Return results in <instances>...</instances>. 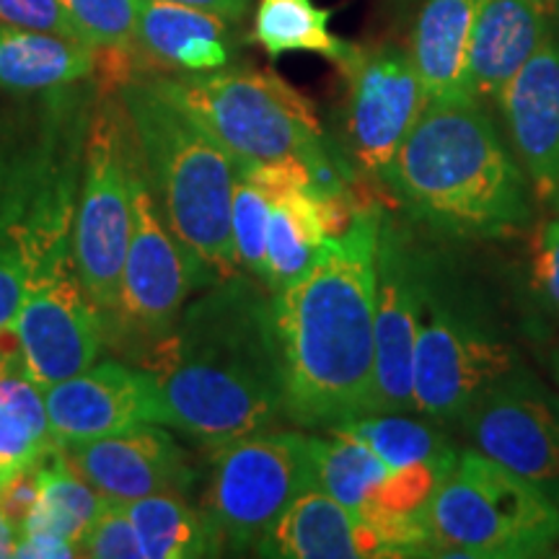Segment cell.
I'll return each instance as SVG.
<instances>
[{
    "label": "cell",
    "instance_id": "cell-28",
    "mask_svg": "<svg viewBox=\"0 0 559 559\" xmlns=\"http://www.w3.org/2000/svg\"><path fill=\"white\" fill-rule=\"evenodd\" d=\"M330 19L332 11L319 9L313 0H260L251 39L270 58H280L285 52H313L342 62L353 45L334 37Z\"/></svg>",
    "mask_w": 559,
    "mask_h": 559
},
{
    "label": "cell",
    "instance_id": "cell-27",
    "mask_svg": "<svg viewBox=\"0 0 559 559\" xmlns=\"http://www.w3.org/2000/svg\"><path fill=\"white\" fill-rule=\"evenodd\" d=\"M270 226H267V277L264 288L270 293L283 290L298 280L317 260L324 234L313 213L306 190H285L272 194Z\"/></svg>",
    "mask_w": 559,
    "mask_h": 559
},
{
    "label": "cell",
    "instance_id": "cell-47",
    "mask_svg": "<svg viewBox=\"0 0 559 559\" xmlns=\"http://www.w3.org/2000/svg\"><path fill=\"white\" fill-rule=\"evenodd\" d=\"M0 485H3V477H0Z\"/></svg>",
    "mask_w": 559,
    "mask_h": 559
},
{
    "label": "cell",
    "instance_id": "cell-30",
    "mask_svg": "<svg viewBox=\"0 0 559 559\" xmlns=\"http://www.w3.org/2000/svg\"><path fill=\"white\" fill-rule=\"evenodd\" d=\"M79 37L94 50L132 47L140 0H60Z\"/></svg>",
    "mask_w": 559,
    "mask_h": 559
},
{
    "label": "cell",
    "instance_id": "cell-29",
    "mask_svg": "<svg viewBox=\"0 0 559 559\" xmlns=\"http://www.w3.org/2000/svg\"><path fill=\"white\" fill-rule=\"evenodd\" d=\"M389 466L349 432L332 430L317 438V487L360 515L373 492L386 479Z\"/></svg>",
    "mask_w": 559,
    "mask_h": 559
},
{
    "label": "cell",
    "instance_id": "cell-21",
    "mask_svg": "<svg viewBox=\"0 0 559 559\" xmlns=\"http://www.w3.org/2000/svg\"><path fill=\"white\" fill-rule=\"evenodd\" d=\"M228 21L171 0H140L138 50L148 70L207 73L230 62Z\"/></svg>",
    "mask_w": 559,
    "mask_h": 559
},
{
    "label": "cell",
    "instance_id": "cell-42",
    "mask_svg": "<svg viewBox=\"0 0 559 559\" xmlns=\"http://www.w3.org/2000/svg\"><path fill=\"white\" fill-rule=\"evenodd\" d=\"M13 549H16V528L0 513V559L13 557Z\"/></svg>",
    "mask_w": 559,
    "mask_h": 559
},
{
    "label": "cell",
    "instance_id": "cell-6",
    "mask_svg": "<svg viewBox=\"0 0 559 559\" xmlns=\"http://www.w3.org/2000/svg\"><path fill=\"white\" fill-rule=\"evenodd\" d=\"M428 557L526 559L559 542V506L479 451H464L425 506Z\"/></svg>",
    "mask_w": 559,
    "mask_h": 559
},
{
    "label": "cell",
    "instance_id": "cell-15",
    "mask_svg": "<svg viewBox=\"0 0 559 559\" xmlns=\"http://www.w3.org/2000/svg\"><path fill=\"white\" fill-rule=\"evenodd\" d=\"M13 326L26 379L39 389L83 373L104 347L102 309L81 285L73 262L34 280Z\"/></svg>",
    "mask_w": 559,
    "mask_h": 559
},
{
    "label": "cell",
    "instance_id": "cell-14",
    "mask_svg": "<svg viewBox=\"0 0 559 559\" xmlns=\"http://www.w3.org/2000/svg\"><path fill=\"white\" fill-rule=\"evenodd\" d=\"M430 254L383 213L376 249V412L415 415L412 373Z\"/></svg>",
    "mask_w": 559,
    "mask_h": 559
},
{
    "label": "cell",
    "instance_id": "cell-16",
    "mask_svg": "<svg viewBox=\"0 0 559 559\" xmlns=\"http://www.w3.org/2000/svg\"><path fill=\"white\" fill-rule=\"evenodd\" d=\"M58 445L109 438L138 425H166L164 396L148 368L94 362L79 376L41 389Z\"/></svg>",
    "mask_w": 559,
    "mask_h": 559
},
{
    "label": "cell",
    "instance_id": "cell-44",
    "mask_svg": "<svg viewBox=\"0 0 559 559\" xmlns=\"http://www.w3.org/2000/svg\"><path fill=\"white\" fill-rule=\"evenodd\" d=\"M551 205H555L557 213H559V192H557V198H555V202H551Z\"/></svg>",
    "mask_w": 559,
    "mask_h": 559
},
{
    "label": "cell",
    "instance_id": "cell-11",
    "mask_svg": "<svg viewBox=\"0 0 559 559\" xmlns=\"http://www.w3.org/2000/svg\"><path fill=\"white\" fill-rule=\"evenodd\" d=\"M215 280L177 241L160 215L145 166L132 185V230L117 317L138 337L156 342L177 324L194 290L210 288Z\"/></svg>",
    "mask_w": 559,
    "mask_h": 559
},
{
    "label": "cell",
    "instance_id": "cell-37",
    "mask_svg": "<svg viewBox=\"0 0 559 559\" xmlns=\"http://www.w3.org/2000/svg\"><path fill=\"white\" fill-rule=\"evenodd\" d=\"M531 285L542 304L559 313V221L536 228L531 241Z\"/></svg>",
    "mask_w": 559,
    "mask_h": 559
},
{
    "label": "cell",
    "instance_id": "cell-43",
    "mask_svg": "<svg viewBox=\"0 0 559 559\" xmlns=\"http://www.w3.org/2000/svg\"><path fill=\"white\" fill-rule=\"evenodd\" d=\"M555 373H557V383H559V349H557V358H555Z\"/></svg>",
    "mask_w": 559,
    "mask_h": 559
},
{
    "label": "cell",
    "instance_id": "cell-33",
    "mask_svg": "<svg viewBox=\"0 0 559 559\" xmlns=\"http://www.w3.org/2000/svg\"><path fill=\"white\" fill-rule=\"evenodd\" d=\"M81 557L94 559H145L135 526L128 513V502L107 498L86 536L81 542Z\"/></svg>",
    "mask_w": 559,
    "mask_h": 559
},
{
    "label": "cell",
    "instance_id": "cell-25",
    "mask_svg": "<svg viewBox=\"0 0 559 559\" xmlns=\"http://www.w3.org/2000/svg\"><path fill=\"white\" fill-rule=\"evenodd\" d=\"M337 430L362 440L389 469L432 464L440 472L451 474L461 456L445 438V432L438 428V423L425 417H407L402 412H376V415L353 419Z\"/></svg>",
    "mask_w": 559,
    "mask_h": 559
},
{
    "label": "cell",
    "instance_id": "cell-3",
    "mask_svg": "<svg viewBox=\"0 0 559 559\" xmlns=\"http://www.w3.org/2000/svg\"><path fill=\"white\" fill-rule=\"evenodd\" d=\"M381 181L440 234L500 239L531 223L528 177L474 99L428 104Z\"/></svg>",
    "mask_w": 559,
    "mask_h": 559
},
{
    "label": "cell",
    "instance_id": "cell-20",
    "mask_svg": "<svg viewBox=\"0 0 559 559\" xmlns=\"http://www.w3.org/2000/svg\"><path fill=\"white\" fill-rule=\"evenodd\" d=\"M254 555L277 559H370L386 557V547L358 515L313 487L290 502Z\"/></svg>",
    "mask_w": 559,
    "mask_h": 559
},
{
    "label": "cell",
    "instance_id": "cell-4",
    "mask_svg": "<svg viewBox=\"0 0 559 559\" xmlns=\"http://www.w3.org/2000/svg\"><path fill=\"white\" fill-rule=\"evenodd\" d=\"M120 99L166 226L218 283L236 275L234 156L148 79L124 83Z\"/></svg>",
    "mask_w": 559,
    "mask_h": 559
},
{
    "label": "cell",
    "instance_id": "cell-26",
    "mask_svg": "<svg viewBox=\"0 0 559 559\" xmlns=\"http://www.w3.org/2000/svg\"><path fill=\"white\" fill-rule=\"evenodd\" d=\"M37 477L41 487V498L19 531H50V534H58L62 539H68L81 555L83 536H86L88 526L94 523L96 515H99V510L104 508L107 498H104L102 492H96L86 479H81L79 474L73 472V466H70L68 459L62 456L60 445H55V449L47 451L45 456L37 461Z\"/></svg>",
    "mask_w": 559,
    "mask_h": 559
},
{
    "label": "cell",
    "instance_id": "cell-1",
    "mask_svg": "<svg viewBox=\"0 0 559 559\" xmlns=\"http://www.w3.org/2000/svg\"><path fill=\"white\" fill-rule=\"evenodd\" d=\"M383 207L324 239L317 260L272 293L285 373V417L300 428L337 430L376 415V249Z\"/></svg>",
    "mask_w": 559,
    "mask_h": 559
},
{
    "label": "cell",
    "instance_id": "cell-22",
    "mask_svg": "<svg viewBox=\"0 0 559 559\" xmlns=\"http://www.w3.org/2000/svg\"><path fill=\"white\" fill-rule=\"evenodd\" d=\"M477 3L479 0H425L419 9L409 55L425 104L469 99L466 60Z\"/></svg>",
    "mask_w": 559,
    "mask_h": 559
},
{
    "label": "cell",
    "instance_id": "cell-35",
    "mask_svg": "<svg viewBox=\"0 0 559 559\" xmlns=\"http://www.w3.org/2000/svg\"><path fill=\"white\" fill-rule=\"evenodd\" d=\"M34 267L19 243L0 234V330L16 321L26 293L32 288Z\"/></svg>",
    "mask_w": 559,
    "mask_h": 559
},
{
    "label": "cell",
    "instance_id": "cell-39",
    "mask_svg": "<svg viewBox=\"0 0 559 559\" xmlns=\"http://www.w3.org/2000/svg\"><path fill=\"white\" fill-rule=\"evenodd\" d=\"M39 498L41 487L37 477V464H32L3 479V485H0V513L19 531L32 515V510L37 508Z\"/></svg>",
    "mask_w": 559,
    "mask_h": 559
},
{
    "label": "cell",
    "instance_id": "cell-12",
    "mask_svg": "<svg viewBox=\"0 0 559 559\" xmlns=\"http://www.w3.org/2000/svg\"><path fill=\"white\" fill-rule=\"evenodd\" d=\"M345 75V140L362 171L381 181L383 171L415 128L425 104L415 62L394 41L353 45L337 62Z\"/></svg>",
    "mask_w": 559,
    "mask_h": 559
},
{
    "label": "cell",
    "instance_id": "cell-2",
    "mask_svg": "<svg viewBox=\"0 0 559 559\" xmlns=\"http://www.w3.org/2000/svg\"><path fill=\"white\" fill-rule=\"evenodd\" d=\"M145 368L164 396L166 425L205 445L218 449L285 417L272 293L239 272L185 306L151 342Z\"/></svg>",
    "mask_w": 559,
    "mask_h": 559
},
{
    "label": "cell",
    "instance_id": "cell-34",
    "mask_svg": "<svg viewBox=\"0 0 559 559\" xmlns=\"http://www.w3.org/2000/svg\"><path fill=\"white\" fill-rule=\"evenodd\" d=\"M55 445L58 443L52 438L34 430L16 412L0 409V477L3 479L37 464Z\"/></svg>",
    "mask_w": 559,
    "mask_h": 559
},
{
    "label": "cell",
    "instance_id": "cell-19",
    "mask_svg": "<svg viewBox=\"0 0 559 559\" xmlns=\"http://www.w3.org/2000/svg\"><path fill=\"white\" fill-rule=\"evenodd\" d=\"M549 34V3L544 0H479L466 60L469 99L498 104L502 88Z\"/></svg>",
    "mask_w": 559,
    "mask_h": 559
},
{
    "label": "cell",
    "instance_id": "cell-7",
    "mask_svg": "<svg viewBox=\"0 0 559 559\" xmlns=\"http://www.w3.org/2000/svg\"><path fill=\"white\" fill-rule=\"evenodd\" d=\"M148 81L218 140L236 164L304 156L324 143L313 104L272 70L218 68Z\"/></svg>",
    "mask_w": 559,
    "mask_h": 559
},
{
    "label": "cell",
    "instance_id": "cell-32",
    "mask_svg": "<svg viewBox=\"0 0 559 559\" xmlns=\"http://www.w3.org/2000/svg\"><path fill=\"white\" fill-rule=\"evenodd\" d=\"M449 477L432 464H412L402 469H389L366 510L358 515L362 521L370 513H419L428 506L436 489Z\"/></svg>",
    "mask_w": 559,
    "mask_h": 559
},
{
    "label": "cell",
    "instance_id": "cell-9",
    "mask_svg": "<svg viewBox=\"0 0 559 559\" xmlns=\"http://www.w3.org/2000/svg\"><path fill=\"white\" fill-rule=\"evenodd\" d=\"M143 166L135 130L122 102L91 111L79 207L73 221V264L102 311L120 304L122 270L132 230V185Z\"/></svg>",
    "mask_w": 559,
    "mask_h": 559
},
{
    "label": "cell",
    "instance_id": "cell-38",
    "mask_svg": "<svg viewBox=\"0 0 559 559\" xmlns=\"http://www.w3.org/2000/svg\"><path fill=\"white\" fill-rule=\"evenodd\" d=\"M0 409L16 412V415L24 417L34 430L52 438L41 389L34 381L26 379L24 373L3 376V379H0ZM55 443H58V440H55Z\"/></svg>",
    "mask_w": 559,
    "mask_h": 559
},
{
    "label": "cell",
    "instance_id": "cell-13",
    "mask_svg": "<svg viewBox=\"0 0 559 559\" xmlns=\"http://www.w3.org/2000/svg\"><path fill=\"white\" fill-rule=\"evenodd\" d=\"M474 451L539 487L559 506V400L534 376L510 370L459 419Z\"/></svg>",
    "mask_w": 559,
    "mask_h": 559
},
{
    "label": "cell",
    "instance_id": "cell-17",
    "mask_svg": "<svg viewBox=\"0 0 559 559\" xmlns=\"http://www.w3.org/2000/svg\"><path fill=\"white\" fill-rule=\"evenodd\" d=\"M60 449L73 472L111 500L132 502L160 492L185 495L194 481L185 451L158 425H138L117 436L79 440Z\"/></svg>",
    "mask_w": 559,
    "mask_h": 559
},
{
    "label": "cell",
    "instance_id": "cell-8",
    "mask_svg": "<svg viewBox=\"0 0 559 559\" xmlns=\"http://www.w3.org/2000/svg\"><path fill=\"white\" fill-rule=\"evenodd\" d=\"M515 368V347L430 254L412 373L417 415L438 425L459 423L481 391Z\"/></svg>",
    "mask_w": 559,
    "mask_h": 559
},
{
    "label": "cell",
    "instance_id": "cell-45",
    "mask_svg": "<svg viewBox=\"0 0 559 559\" xmlns=\"http://www.w3.org/2000/svg\"><path fill=\"white\" fill-rule=\"evenodd\" d=\"M551 5H555V9H557V13H559V0H555V3H551Z\"/></svg>",
    "mask_w": 559,
    "mask_h": 559
},
{
    "label": "cell",
    "instance_id": "cell-18",
    "mask_svg": "<svg viewBox=\"0 0 559 559\" xmlns=\"http://www.w3.org/2000/svg\"><path fill=\"white\" fill-rule=\"evenodd\" d=\"M498 107L528 185L551 205L559 192V34L551 32L510 79Z\"/></svg>",
    "mask_w": 559,
    "mask_h": 559
},
{
    "label": "cell",
    "instance_id": "cell-24",
    "mask_svg": "<svg viewBox=\"0 0 559 559\" xmlns=\"http://www.w3.org/2000/svg\"><path fill=\"white\" fill-rule=\"evenodd\" d=\"M145 559H194L223 555L221 539L205 510H194L185 495L160 492L128 502Z\"/></svg>",
    "mask_w": 559,
    "mask_h": 559
},
{
    "label": "cell",
    "instance_id": "cell-41",
    "mask_svg": "<svg viewBox=\"0 0 559 559\" xmlns=\"http://www.w3.org/2000/svg\"><path fill=\"white\" fill-rule=\"evenodd\" d=\"M171 3L192 5V9L210 11L226 21H239L249 9V0H171Z\"/></svg>",
    "mask_w": 559,
    "mask_h": 559
},
{
    "label": "cell",
    "instance_id": "cell-40",
    "mask_svg": "<svg viewBox=\"0 0 559 559\" xmlns=\"http://www.w3.org/2000/svg\"><path fill=\"white\" fill-rule=\"evenodd\" d=\"M13 557L21 559H70L81 557L79 549L68 539L41 528H24L16 534V549Z\"/></svg>",
    "mask_w": 559,
    "mask_h": 559
},
{
    "label": "cell",
    "instance_id": "cell-31",
    "mask_svg": "<svg viewBox=\"0 0 559 559\" xmlns=\"http://www.w3.org/2000/svg\"><path fill=\"white\" fill-rule=\"evenodd\" d=\"M267 226L270 200L260 187L236 174L234 185V243L239 267L257 280L267 277Z\"/></svg>",
    "mask_w": 559,
    "mask_h": 559
},
{
    "label": "cell",
    "instance_id": "cell-10",
    "mask_svg": "<svg viewBox=\"0 0 559 559\" xmlns=\"http://www.w3.org/2000/svg\"><path fill=\"white\" fill-rule=\"evenodd\" d=\"M317 487V438L260 430L218 445L205 515L223 551L257 549L290 502Z\"/></svg>",
    "mask_w": 559,
    "mask_h": 559
},
{
    "label": "cell",
    "instance_id": "cell-46",
    "mask_svg": "<svg viewBox=\"0 0 559 559\" xmlns=\"http://www.w3.org/2000/svg\"><path fill=\"white\" fill-rule=\"evenodd\" d=\"M544 3H549V5H551V3H555V0H544Z\"/></svg>",
    "mask_w": 559,
    "mask_h": 559
},
{
    "label": "cell",
    "instance_id": "cell-5",
    "mask_svg": "<svg viewBox=\"0 0 559 559\" xmlns=\"http://www.w3.org/2000/svg\"><path fill=\"white\" fill-rule=\"evenodd\" d=\"M88 120L86 104L58 99L0 145V234L19 243L34 280L73 262Z\"/></svg>",
    "mask_w": 559,
    "mask_h": 559
},
{
    "label": "cell",
    "instance_id": "cell-36",
    "mask_svg": "<svg viewBox=\"0 0 559 559\" xmlns=\"http://www.w3.org/2000/svg\"><path fill=\"white\" fill-rule=\"evenodd\" d=\"M0 26L81 39L60 0H0Z\"/></svg>",
    "mask_w": 559,
    "mask_h": 559
},
{
    "label": "cell",
    "instance_id": "cell-23",
    "mask_svg": "<svg viewBox=\"0 0 559 559\" xmlns=\"http://www.w3.org/2000/svg\"><path fill=\"white\" fill-rule=\"evenodd\" d=\"M94 47L50 32L0 26V88L55 94L94 75Z\"/></svg>",
    "mask_w": 559,
    "mask_h": 559
}]
</instances>
